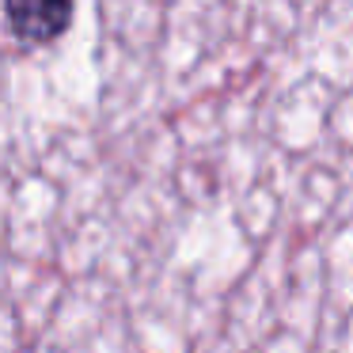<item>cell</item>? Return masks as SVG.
<instances>
[{
    "label": "cell",
    "instance_id": "1",
    "mask_svg": "<svg viewBox=\"0 0 353 353\" xmlns=\"http://www.w3.org/2000/svg\"><path fill=\"white\" fill-rule=\"evenodd\" d=\"M4 12L12 34L27 46H46L72 23V0H4Z\"/></svg>",
    "mask_w": 353,
    "mask_h": 353
}]
</instances>
